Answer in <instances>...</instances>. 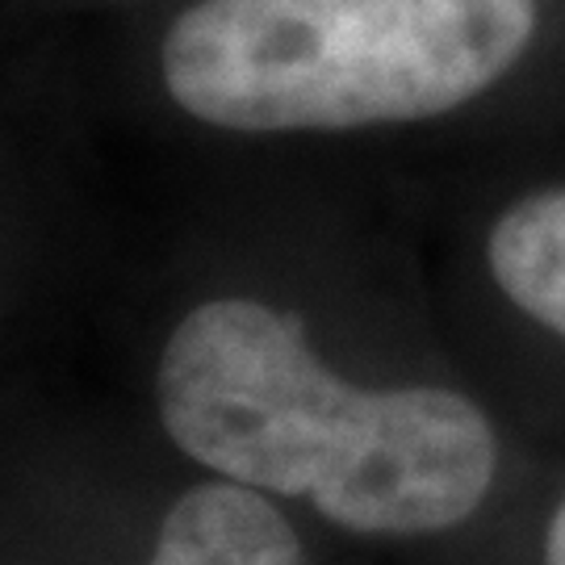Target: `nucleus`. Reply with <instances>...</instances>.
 <instances>
[{"instance_id": "f257e3e1", "label": "nucleus", "mask_w": 565, "mask_h": 565, "mask_svg": "<svg viewBox=\"0 0 565 565\" xmlns=\"http://www.w3.org/2000/svg\"><path fill=\"white\" fill-rule=\"evenodd\" d=\"M156 415L210 478L294 499L352 536L461 527L499 478V431L452 385H361L294 310L210 298L168 331Z\"/></svg>"}, {"instance_id": "f03ea898", "label": "nucleus", "mask_w": 565, "mask_h": 565, "mask_svg": "<svg viewBox=\"0 0 565 565\" xmlns=\"http://www.w3.org/2000/svg\"><path fill=\"white\" fill-rule=\"evenodd\" d=\"M536 0H198L160 46L168 97L239 135L440 118L524 60Z\"/></svg>"}, {"instance_id": "7ed1b4c3", "label": "nucleus", "mask_w": 565, "mask_h": 565, "mask_svg": "<svg viewBox=\"0 0 565 565\" xmlns=\"http://www.w3.org/2000/svg\"><path fill=\"white\" fill-rule=\"evenodd\" d=\"M142 565H310V553L277 499L205 478L163 511Z\"/></svg>"}, {"instance_id": "20e7f679", "label": "nucleus", "mask_w": 565, "mask_h": 565, "mask_svg": "<svg viewBox=\"0 0 565 565\" xmlns=\"http://www.w3.org/2000/svg\"><path fill=\"white\" fill-rule=\"evenodd\" d=\"M486 264L507 302L565 340V189L507 205L490 226Z\"/></svg>"}, {"instance_id": "39448f33", "label": "nucleus", "mask_w": 565, "mask_h": 565, "mask_svg": "<svg viewBox=\"0 0 565 565\" xmlns=\"http://www.w3.org/2000/svg\"><path fill=\"white\" fill-rule=\"evenodd\" d=\"M541 565H565V494L557 499L545 524V557H541Z\"/></svg>"}]
</instances>
